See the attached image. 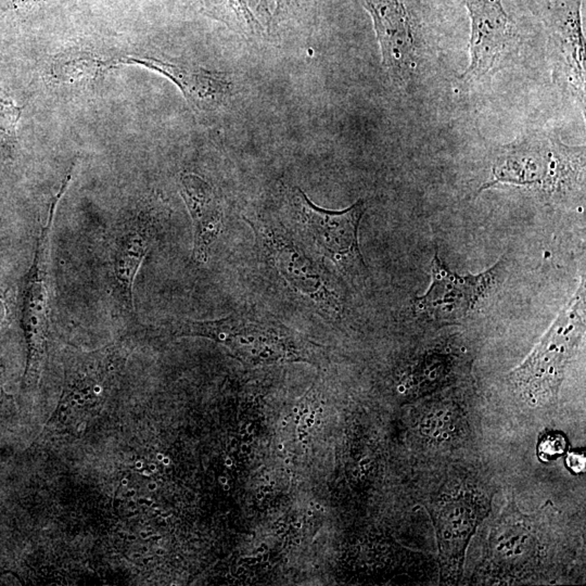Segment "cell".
Here are the masks:
<instances>
[{"mask_svg":"<svg viewBox=\"0 0 586 586\" xmlns=\"http://www.w3.org/2000/svg\"><path fill=\"white\" fill-rule=\"evenodd\" d=\"M253 228L260 257L277 285L293 301L327 322H340L347 306L345 287L325 263L275 222L248 220Z\"/></svg>","mask_w":586,"mask_h":586,"instance_id":"6da1fadb","label":"cell"},{"mask_svg":"<svg viewBox=\"0 0 586 586\" xmlns=\"http://www.w3.org/2000/svg\"><path fill=\"white\" fill-rule=\"evenodd\" d=\"M289 214L296 237L320 261H329L350 281H363L368 269L359 249V230L366 211L357 200L342 211L326 210L314 204L300 188L291 190Z\"/></svg>","mask_w":586,"mask_h":586,"instance_id":"7a4b0ae2","label":"cell"},{"mask_svg":"<svg viewBox=\"0 0 586 586\" xmlns=\"http://www.w3.org/2000/svg\"><path fill=\"white\" fill-rule=\"evenodd\" d=\"M172 330L179 336H200L237 350L248 359L267 361L304 356L306 343L269 313L248 308L215 320H176Z\"/></svg>","mask_w":586,"mask_h":586,"instance_id":"3957f363","label":"cell"},{"mask_svg":"<svg viewBox=\"0 0 586 586\" xmlns=\"http://www.w3.org/2000/svg\"><path fill=\"white\" fill-rule=\"evenodd\" d=\"M585 327V290L580 287L534 351L513 371L511 380L521 396L532 405L554 400L564 380L566 364Z\"/></svg>","mask_w":586,"mask_h":586,"instance_id":"277c9868","label":"cell"},{"mask_svg":"<svg viewBox=\"0 0 586 586\" xmlns=\"http://www.w3.org/2000/svg\"><path fill=\"white\" fill-rule=\"evenodd\" d=\"M374 21L382 64L406 82L416 66L417 0H361Z\"/></svg>","mask_w":586,"mask_h":586,"instance_id":"5b68a950","label":"cell"},{"mask_svg":"<svg viewBox=\"0 0 586 586\" xmlns=\"http://www.w3.org/2000/svg\"><path fill=\"white\" fill-rule=\"evenodd\" d=\"M71 172L64 177L58 193L50 200L46 223L37 239L32 266L25 277L22 296V324L32 352H40L46 340L49 322L50 236L59 202L72 179Z\"/></svg>","mask_w":586,"mask_h":586,"instance_id":"8992f818","label":"cell"},{"mask_svg":"<svg viewBox=\"0 0 586 586\" xmlns=\"http://www.w3.org/2000/svg\"><path fill=\"white\" fill-rule=\"evenodd\" d=\"M494 269L480 275H458L449 271L435 252L433 283L425 296L416 300L418 312L435 322H459L468 315L490 288Z\"/></svg>","mask_w":586,"mask_h":586,"instance_id":"52a82bcc","label":"cell"},{"mask_svg":"<svg viewBox=\"0 0 586 586\" xmlns=\"http://www.w3.org/2000/svg\"><path fill=\"white\" fill-rule=\"evenodd\" d=\"M158 226L156 215L142 211L121 226L111 246V271L117 301L130 315L135 312V279L156 239Z\"/></svg>","mask_w":586,"mask_h":586,"instance_id":"ba28073f","label":"cell"},{"mask_svg":"<svg viewBox=\"0 0 586 586\" xmlns=\"http://www.w3.org/2000/svg\"><path fill=\"white\" fill-rule=\"evenodd\" d=\"M472 19V63L464 77L483 75L501 56L513 34V25L501 0H466Z\"/></svg>","mask_w":586,"mask_h":586,"instance_id":"9c48e42d","label":"cell"},{"mask_svg":"<svg viewBox=\"0 0 586 586\" xmlns=\"http://www.w3.org/2000/svg\"><path fill=\"white\" fill-rule=\"evenodd\" d=\"M181 195L190 213L193 225V257L206 263L210 250L223 227L222 201L212 186L195 174H181Z\"/></svg>","mask_w":586,"mask_h":586,"instance_id":"30bf717a","label":"cell"},{"mask_svg":"<svg viewBox=\"0 0 586 586\" xmlns=\"http://www.w3.org/2000/svg\"><path fill=\"white\" fill-rule=\"evenodd\" d=\"M122 62L140 64L169 77L179 86L188 103L200 111L214 110L224 103L230 93V82L222 75L200 68H183L148 58L125 59Z\"/></svg>","mask_w":586,"mask_h":586,"instance_id":"8fae6325","label":"cell"},{"mask_svg":"<svg viewBox=\"0 0 586 586\" xmlns=\"http://www.w3.org/2000/svg\"><path fill=\"white\" fill-rule=\"evenodd\" d=\"M446 507L440 511L439 532L441 546H444L447 542L451 545L454 542V554L460 555L464 548L465 543L468 540L472 529H474V518L470 506L466 502H449Z\"/></svg>","mask_w":586,"mask_h":586,"instance_id":"7c38bea8","label":"cell"},{"mask_svg":"<svg viewBox=\"0 0 586 586\" xmlns=\"http://www.w3.org/2000/svg\"><path fill=\"white\" fill-rule=\"evenodd\" d=\"M107 66V62L93 54L68 52L56 58L52 73L59 83H86L93 81Z\"/></svg>","mask_w":586,"mask_h":586,"instance_id":"4fadbf2b","label":"cell"},{"mask_svg":"<svg viewBox=\"0 0 586 586\" xmlns=\"http://www.w3.org/2000/svg\"><path fill=\"white\" fill-rule=\"evenodd\" d=\"M566 440L560 435H548L541 441L539 454L543 460H552L566 451Z\"/></svg>","mask_w":586,"mask_h":586,"instance_id":"5bb4252c","label":"cell"},{"mask_svg":"<svg viewBox=\"0 0 586 586\" xmlns=\"http://www.w3.org/2000/svg\"><path fill=\"white\" fill-rule=\"evenodd\" d=\"M566 465L576 474L583 472L585 468V457L580 453H571L566 457Z\"/></svg>","mask_w":586,"mask_h":586,"instance_id":"9a60e30c","label":"cell"},{"mask_svg":"<svg viewBox=\"0 0 586 586\" xmlns=\"http://www.w3.org/2000/svg\"><path fill=\"white\" fill-rule=\"evenodd\" d=\"M6 316H7V308L3 301L0 299V326L5 322Z\"/></svg>","mask_w":586,"mask_h":586,"instance_id":"2e32d148","label":"cell"},{"mask_svg":"<svg viewBox=\"0 0 586 586\" xmlns=\"http://www.w3.org/2000/svg\"><path fill=\"white\" fill-rule=\"evenodd\" d=\"M103 386H100V384H96L95 386H93V394H96V396H100V394L103 393Z\"/></svg>","mask_w":586,"mask_h":586,"instance_id":"e0dca14e","label":"cell"},{"mask_svg":"<svg viewBox=\"0 0 586 586\" xmlns=\"http://www.w3.org/2000/svg\"><path fill=\"white\" fill-rule=\"evenodd\" d=\"M240 451H241L242 454H249L250 451H251V449H250L249 444H247V443H243V444H241V446H240Z\"/></svg>","mask_w":586,"mask_h":586,"instance_id":"ac0fdd59","label":"cell"},{"mask_svg":"<svg viewBox=\"0 0 586 586\" xmlns=\"http://www.w3.org/2000/svg\"><path fill=\"white\" fill-rule=\"evenodd\" d=\"M156 488H158V484H156V482H150V483L148 484V490H149V491H156Z\"/></svg>","mask_w":586,"mask_h":586,"instance_id":"d6986e66","label":"cell"},{"mask_svg":"<svg viewBox=\"0 0 586 586\" xmlns=\"http://www.w3.org/2000/svg\"><path fill=\"white\" fill-rule=\"evenodd\" d=\"M246 431H247L248 435H253L254 426L252 425V423H250V425L247 426V429H246Z\"/></svg>","mask_w":586,"mask_h":586,"instance_id":"ffe728a7","label":"cell"},{"mask_svg":"<svg viewBox=\"0 0 586 586\" xmlns=\"http://www.w3.org/2000/svg\"><path fill=\"white\" fill-rule=\"evenodd\" d=\"M271 486H262V492H263L264 494H269V492H271Z\"/></svg>","mask_w":586,"mask_h":586,"instance_id":"44dd1931","label":"cell"},{"mask_svg":"<svg viewBox=\"0 0 586 586\" xmlns=\"http://www.w3.org/2000/svg\"><path fill=\"white\" fill-rule=\"evenodd\" d=\"M314 508H315L316 511H320V513H325V508L322 507L320 504L315 503Z\"/></svg>","mask_w":586,"mask_h":586,"instance_id":"7402d4cb","label":"cell"},{"mask_svg":"<svg viewBox=\"0 0 586 586\" xmlns=\"http://www.w3.org/2000/svg\"><path fill=\"white\" fill-rule=\"evenodd\" d=\"M244 572H246V566H242V564H239V566H238V569L237 571H236V573L242 574L244 573Z\"/></svg>","mask_w":586,"mask_h":586,"instance_id":"603a6c76","label":"cell"},{"mask_svg":"<svg viewBox=\"0 0 586 586\" xmlns=\"http://www.w3.org/2000/svg\"><path fill=\"white\" fill-rule=\"evenodd\" d=\"M218 481H220V483L222 484V486H224V484L228 483V479L226 478V476H220V478H218Z\"/></svg>","mask_w":586,"mask_h":586,"instance_id":"cb8c5ba5","label":"cell"},{"mask_svg":"<svg viewBox=\"0 0 586 586\" xmlns=\"http://www.w3.org/2000/svg\"><path fill=\"white\" fill-rule=\"evenodd\" d=\"M293 527H296V529H298V530H301V529H302L303 527L302 521H296V523H293Z\"/></svg>","mask_w":586,"mask_h":586,"instance_id":"d4e9b609","label":"cell"},{"mask_svg":"<svg viewBox=\"0 0 586 586\" xmlns=\"http://www.w3.org/2000/svg\"><path fill=\"white\" fill-rule=\"evenodd\" d=\"M314 421H315V419H313V418L308 417V419H306V426H308V427H312V426H314Z\"/></svg>","mask_w":586,"mask_h":586,"instance_id":"484cf974","label":"cell"},{"mask_svg":"<svg viewBox=\"0 0 586 586\" xmlns=\"http://www.w3.org/2000/svg\"><path fill=\"white\" fill-rule=\"evenodd\" d=\"M225 465H226V467H228V468H230V467H232V459L230 458V457H227L226 460H225Z\"/></svg>","mask_w":586,"mask_h":586,"instance_id":"4316f807","label":"cell"},{"mask_svg":"<svg viewBox=\"0 0 586 586\" xmlns=\"http://www.w3.org/2000/svg\"><path fill=\"white\" fill-rule=\"evenodd\" d=\"M162 463H163V465H165V466H169V465L171 464V459H170V457L164 456Z\"/></svg>","mask_w":586,"mask_h":586,"instance_id":"83f0119b","label":"cell"},{"mask_svg":"<svg viewBox=\"0 0 586 586\" xmlns=\"http://www.w3.org/2000/svg\"><path fill=\"white\" fill-rule=\"evenodd\" d=\"M265 553H266V550H265V548H264V547L261 545V547L257 548V555H263L265 554Z\"/></svg>","mask_w":586,"mask_h":586,"instance_id":"f1b7e54d","label":"cell"},{"mask_svg":"<svg viewBox=\"0 0 586 586\" xmlns=\"http://www.w3.org/2000/svg\"><path fill=\"white\" fill-rule=\"evenodd\" d=\"M269 560V556L266 554L262 555V562H267Z\"/></svg>","mask_w":586,"mask_h":586,"instance_id":"f546056e","label":"cell"},{"mask_svg":"<svg viewBox=\"0 0 586 586\" xmlns=\"http://www.w3.org/2000/svg\"><path fill=\"white\" fill-rule=\"evenodd\" d=\"M149 469H150V472H158V467H156V465H154V464L150 465Z\"/></svg>","mask_w":586,"mask_h":586,"instance_id":"4dcf8cb0","label":"cell"},{"mask_svg":"<svg viewBox=\"0 0 586 586\" xmlns=\"http://www.w3.org/2000/svg\"><path fill=\"white\" fill-rule=\"evenodd\" d=\"M149 533L144 532V531L140 532V537H142V539H148V537H149Z\"/></svg>","mask_w":586,"mask_h":586,"instance_id":"1f68e13d","label":"cell"},{"mask_svg":"<svg viewBox=\"0 0 586 586\" xmlns=\"http://www.w3.org/2000/svg\"><path fill=\"white\" fill-rule=\"evenodd\" d=\"M136 468L137 469L144 468V463L140 462V460H138V462L136 463Z\"/></svg>","mask_w":586,"mask_h":586,"instance_id":"d6a6232c","label":"cell"},{"mask_svg":"<svg viewBox=\"0 0 586 586\" xmlns=\"http://www.w3.org/2000/svg\"><path fill=\"white\" fill-rule=\"evenodd\" d=\"M264 496H265V494H264L263 492H259V493H257V499H259V501H262V499H263L264 498Z\"/></svg>","mask_w":586,"mask_h":586,"instance_id":"836d02e7","label":"cell"},{"mask_svg":"<svg viewBox=\"0 0 586 586\" xmlns=\"http://www.w3.org/2000/svg\"><path fill=\"white\" fill-rule=\"evenodd\" d=\"M292 412L293 414H296H296L300 413V407H299V406H294V407L292 408Z\"/></svg>","mask_w":586,"mask_h":586,"instance_id":"e575fe53","label":"cell"},{"mask_svg":"<svg viewBox=\"0 0 586 586\" xmlns=\"http://www.w3.org/2000/svg\"><path fill=\"white\" fill-rule=\"evenodd\" d=\"M163 458H164V455L161 454V453H159V454L156 455V459H158V460H159L160 463H162V460H163Z\"/></svg>","mask_w":586,"mask_h":586,"instance_id":"d590c367","label":"cell"},{"mask_svg":"<svg viewBox=\"0 0 586 586\" xmlns=\"http://www.w3.org/2000/svg\"><path fill=\"white\" fill-rule=\"evenodd\" d=\"M156 554L161 556V555L165 554V550H164L163 548H159V550H156Z\"/></svg>","mask_w":586,"mask_h":586,"instance_id":"8d00e7d4","label":"cell"},{"mask_svg":"<svg viewBox=\"0 0 586 586\" xmlns=\"http://www.w3.org/2000/svg\"><path fill=\"white\" fill-rule=\"evenodd\" d=\"M264 480H265L267 483H269V481L271 480V476H269V474H265V476H264Z\"/></svg>","mask_w":586,"mask_h":586,"instance_id":"74e56055","label":"cell"},{"mask_svg":"<svg viewBox=\"0 0 586 586\" xmlns=\"http://www.w3.org/2000/svg\"><path fill=\"white\" fill-rule=\"evenodd\" d=\"M277 449H278L280 452H283V449H285V445H283V443H279V444L277 445Z\"/></svg>","mask_w":586,"mask_h":586,"instance_id":"f35d334b","label":"cell"},{"mask_svg":"<svg viewBox=\"0 0 586 586\" xmlns=\"http://www.w3.org/2000/svg\"><path fill=\"white\" fill-rule=\"evenodd\" d=\"M223 488H224V491H230V486L228 483L224 484V486H223Z\"/></svg>","mask_w":586,"mask_h":586,"instance_id":"ab89813d","label":"cell"},{"mask_svg":"<svg viewBox=\"0 0 586 586\" xmlns=\"http://www.w3.org/2000/svg\"><path fill=\"white\" fill-rule=\"evenodd\" d=\"M283 463H285V465H287V466H288V465L291 464V458L287 457V458H285V460H283Z\"/></svg>","mask_w":586,"mask_h":586,"instance_id":"60d3db41","label":"cell"},{"mask_svg":"<svg viewBox=\"0 0 586 586\" xmlns=\"http://www.w3.org/2000/svg\"><path fill=\"white\" fill-rule=\"evenodd\" d=\"M294 543H296V545H301V543H302L301 537H296V539H294Z\"/></svg>","mask_w":586,"mask_h":586,"instance_id":"b9f144b4","label":"cell"},{"mask_svg":"<svg viewBox=\"0 0 586 586\" xmlns=\"http://www.w3.org/2000/svg\"><path fill=\"white\" fill-rule=\"evenodd\" d=\"M280 426L283 428L287 427V426H288V421H287V420H283L280 423Z\"/></svg>","mask_w":586,"mask_h":586,"instance_id":"7bdbcfd3","label":"cell"},{"mask_svg":"<svg viewBox=\"0 0 586 586\" xmlns=\"http://www.w3.org/2000/svg\"><path fill=\"white\" fill-rule=\"evenodd\" d=\"M306 515H308V517H313V516H314V513H313L312 509H308V511H306Z\"/></svg>","mask_w":586,"mask_h":586,"instance_id":"ee69618b","label":"cell"},{"mask_svg":"<svg viewBox=\"0 0 586 586\" xmlns=\"http://www.w3.org/2000/svg\"><path fill=\"white\" fill-rule=\"evenodd\" d=\"M314 425H316V426L322 425V420H320V419H315V421H314Z\"/></svg>","mask_w":586,"mask_h":586,"instance_id":"f6af8a7d","label":"cell"},{"mask_svg":"<svg viewBox=\"0 0 586 586\" xmlns=\"http://www.w3.org/2000/svg\"><path fill=\"white\" fill-rule=\"evenodd\" d=\"M122 484H123V486H126L127 484H128V479H126V478L123 479Z\"/></svg>","mask_w":586,"mask_h":586,"instance_id":"bcb514c9","label":"cell"},{"mask_svg":"<svg viewBox=\"0 0 586 586\" xmlns=\"http://www.w3.org/2000/svg\"><path fill=\"white\" fill-rule=\"evenodd\" d=\"M142 474H144V476H150V472H148V470H144V472H142Z\"/></svg>","mask_w":586,"mask_h":586,"instance_id":"7dc6e473","label":"cell"},{"mask_svg":"<svg viewBox=\"0 0 586 586\" xmlns=\"http://www.w3.org/2000/svg\"><path fill=\"white\" fill-rule=\"evenodd\" d=\"M66 408H68V406H66V404H62V405H61L62 412H64V410H66Z\"/></svg>","mask_w":586,"mask_h":586,"instance_id":"c3c4849f","label":"cell"},{"mask_svg":"<svg viewBox=\"0 0 586 586\" xmlns=\"http://www.w3.org/2000/svg\"><path fill=\"white\" fill-rule=\"evenodd\" d=\"M317 412H318V413L322 414V412H324V408H322V406H320V408H318Z\"/></svg>","mask_w":586,"mask_h":586,"instance_id":"681fc988","label":"cell"},{"mask_svg":"<svg viewBox=\"0 0 586 586\" xmlns=\"http://www.w3.org/2000/svg\"><path fill=\"white\" fill-rule=\"evenodd\" d=\"M314 505H315V502H310V506H312V507H314Z\"/></svg>","mask_w":586,"mask_h":586,"instance_id":"f907efd6","label":"cell"},{"mask_svg":"<svg viewBox=\"0 0 586 586\" xmlns=\"http://www.w3.org/2000/svg\"><path fill=\"white\" fill-rule=\"evenodd\" d=\"M296 421H299V420H300V416H299V414H296Z\"/></svg>","mask_w":586,"mask_h":586,"instance_id":"816d5d0a","label":"cell"},{"mask_svg":"<svg viewBox=\"0 0 586 586\" xmlns=\"http://www.w3.org/2000/svg\"><path fill=\"white\" fill-rule=\"evenodd\" d=\"M304 414H308V408H306V410H304Z\"/></svg>","mask_w":586,"mask_h":586,"instance_id":"f5cc1de1","label":"cell"},{"mask_svg":"<svg viewBox=\"0 0 586 586\" xmlns=\"http://www.w3.org/2000/svg\"><path fill=\"white\" fill-rule=\"evenodd\" d=\"M289 562L288 558H286V559L283 560V562H286V564H287V562Z\"/></svg>","mask_w":586,"mask_h":586,"instance_id":"db71d44e","label":"cell"},{"mask_svg":"<svg viewBox=\"0 0 586 586\" xmlns=\"http://www.w3.org/2000/svg\"><path fill=\"white\" fill-rule=\"evenodd\" d=\"M250 398V400H253L254 396H250V398Z\"/></svg>","mask_w":586,"mask_h":586,"instance_id":"11a10c76","label":"cell"}]
</instances>
